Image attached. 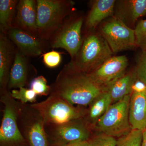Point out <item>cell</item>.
<instances>
[{"label":"cell","mask_w":146,"mask_h":146,"mask_svg":"<svg viewBox=\"0 0 146 146\" xmlns=\"http://www.w3.org/2000/svg\"><path fill=\"white\" fill-rule=\"evenodd\" d=\"M50 86L49 95L60 97L73 105L86 107L105 90L71 61L64 65Z\"/></svg>","instance_id":"1"},{"label":"cell","mask_w":146,"mask_h":146,"mask_svg":"<svg viewBox=\"0 0 146 146\" xmlns=\"http://www.w3.org/2000/svg\"><path fill=\"white\" fill-rule=\"evenodd\" d=\"M38 37L48 42L65 18L74 12L71 0H36Z\"/></svg>","instance_id":"2"},{"label":"cell","mask_w":146,"mask_h":146,"mask_svg":"<svg viewBox=\"0 0 146 146\" xmlns=\"http://www.w3.org/2000/svg\"><path fill=\"white\" fill-rule=\"evenodd\" d=\"M113 54L99 31L94 30L87 33L77 54L71 61L78 70L88 74L112 57Z\"/></svg>","instance_id":"3"},{"label":"cell","mask_w":146,"mask_h":146,"mask_svg":"<svg viewBox=\"0 0 146 146\" xmlns=\"http://www.w3.org/2000/svg\"><path fill=\"white\" fill-rule=\"evenodd\" d=\"M31 105L41 115L45 125L61 124L83 119L87 108L74 106L64 99L53 95H49L43 101Z\"/></svg>","instance_id":"4"},{"label":"cell","mask_w":146,"mask_h":146,"mask_svg":"<svg viewBox=\"0 0 146 146\" xmlns=\"http://www.w3.org/2000/svg\"><path fill=\"white\" fill-rule=\"evenodd\" d=\"M0 101L3 105L0 127V146L29 145L21 133L17 122L20 102L11 97L9 90L1 93Z\"/></svg>","instance_id":"5"},{"label":"cell","mask_w":146,"mask_h":146,"mask_svg":"<svg viewBox=\"0 0 146 146\" xmlns=\"http://www.w3.org/2000/svg\"><path fill=\"white\" fill-rule=\"evenodd\" d=\"M131 94L111 104L97 122L94 129L115 138H120L129 133L131 130L129 119Z\"/></svg>","instance_id":"6"},{"label":"cell","mask_w":146,"mask_h":146,"mask_svg":"<svg viewBox=\"0 0 146 146\" xmlns=\"http://www.w3.org/2000/svg\"><path fill=\"white\" fill-rule=\"evenodd\" d=\"M84 21L82 15L73 13L65 18L50 39L51 47L64 49L70 56L71 60H74L83 41L81 31Z\"/></svg>","instance_id":"7"},{"label":"cell","mask_w":146,"mask_h":146,"mask_svg":"<svg viewBox=\"0 0 146 146\" xmlns=\"http://www.w3.org/2000/svg\"><path fill=\"white\" fill-rule=\"evenodd\" d=\"M20 102L17 122L21 133L29 146H50L44 121L30 104Z\"/></svg>","instance_id":"8"},{"label":"cell","mask_w":146,"mask_h":146,"mask_svg":"<svg viewBox=\"0 0 146 146\" xmlns=\"http://www.w3.org/2000/svg\"><path fill=\"white\" fill-rule=\"evenodd\" d=\"M50 146H65L81 141H88L92 129L83 119L59 125H45Z\"/></svg>","instance_id":"9"},{"label":"cell","mask_w":146,"mask_h":146,"mask_svg":"<svg viewBox=\"0 0 146 146\" xmlns=\"http://www.w3.org/2000/svg\"><path fill=\"white\" fill-rule=\"evenodd\" d=\"M99 32L113 53L132 50L136 46L134 29L126 25L114 16L102 24Z\"/></svg>","instance_id":"10"},{"label":"cell","mask_w":146,"mask_h":146,"mask_svg":"<svg viewBox=\"0 0 146 146\" xmlns=\"http://www.w3.org/2000/svg\"><path fill=\"white\" fill-rule=\"evenodd\" d=\"M128 63L125 55L112 56L87 74L96 84L106 89L126 73Z\"/></svg>","instance_id":"11"},{"label":"cell","mask_w":146,"mask_h":146,"mask_svg":"<svg viewBox=\"0 0 146 146\" xmlns=\"http://www.w3.org/2000/svg\"><path fill=\"white\" fill-rule=\"evenodd\" d=\"M7 34L17 48L27 57H37L44 54L48 44L29 32L16 27H11Z\"/></svg>","instance_id":"12"},{"label":"cell","mask_w":146,"mask_h":146,"mask_svg":"<svg viewBox=\"0 0 146 146\" xmlns=\"http://www.w3.org/2000/svg\"><path fill=\"white\" fill-rule=\"evenodd\" d=\"M37 3L35 0H20L16 7L12 26L29 32L38 37L37 33Z\"/></svg>","instance_id":"13"},{"label":"cell","mask_w":146,"mask_h":146,"mask_svg":"<svg viewBox=\"0 0 146 146\" xmlns=\"http://www.w3.org/2000/svg\"><path fill=\"white\" fill-rule=\"evenodd\" d=\"M7 34L0 31V93L7 91L16 48Z\"/></svg>","instance_id":"14"},{"label":"cell","mask_w":146,"mask_h":146,"mask_svg":"<svg viewBox=\"0 0 146 146\" xmlns=\"http://www.w3.org/2000/svg\"><path fill=\"white\" fill-rule=\"evenodd\" d=\"M146 14V0L116 1L114 17L131 28L138 18Z\"/></svg>","instance_id":"15"},{"label":"cell","mask_w":146,"mask_h":146,"mask_svg":"<svg viewBox=\"0 0 146 146\" xmlns=\"http://www.w3.org/2000/svg\"><path fill=\"white\" fill-rule=\"evenodd\" d=\"M129 119L131 129L143 131L146 128V89H133L129 102Z\"/></svg>","instance_id":"16"},{"label":"cell","mask_w":146,"mask_h":146,"mask_svg":"<svg viewBox=\"0 0 146 146\" xmlns=\"http://www.w3.org/2000/svg\"><path fill=\"white\" fill-rule=\"evenodd\" d=\"M115 0H95L92 1L91 8L85 21V28L94 30L106 18L114 16Z\"/></svg>","instance_id":"17"},{"label":"cell","mask_w":146,"mask_h":146,"mask_svg":"<svg viewBox=\"0 0 146 146\" xmlns=\"http://www.w3.org/2000/svg\"><path fill=\"white\" fill-rule=\"evenodd\" d=\"M27 57L16 48L15 58L11 70L7 86L9 91L25 87L28 83L30 73Z\"/></svg>","instance_id":"18"},{"label":"cell","mask_w":146,"mask_h":146,"mask_svg":"<svg viewBox=\"0 0 146 146\" xmlns=\"http://www.w3.org/2000/svg\"><path fill=\"white\" fill-rule=\"evenodd\" d=\"M112 104L110 95L105 90L88 106L86 115L83 119L92 130Z\"/></svg>","instance_id":"19"},{"label":"cell","mask_w":146,"mask_h":146,"mask_svg":"<svg viewBox=\"0 0 146 146\" xmlns=\"http://www.w3.org/2000/svg\"><path fill=\"white\" fill-rule=\"evenodd\" d=\"M137 80L135 69L126 73L123 76L107 87L105 90L110 95L112 104L117 102L126 96L131 94L133 85Z\"/></svg>","instance_id":"20"},{"label":"cell","mask_w":146,"mask_h":146,"mask_svg":"<svg viewBox=\"0 0 146 146\" xmlns=\"http://www.w3.org/2000/svg\"><path fill=\"white\" fill-rule=\"evenodd\" d=\"M18 1L17 0L0 1V29L1 32L5 34L12 26Z\"/></svg>","instance_id":"21"},{"label":"cell","mask_w":146,"mask_h":146,"mask_svg":"<svg viewBox=\"0 0 146 146\" xmlns=\"http://www.w3.org/2000/svg\"><path fill=\"white\" fill-rule=\"evenodd\" d=\"M143 131L131 129L129 133L117 139L116 146H141Z\"/></svg>","instance_id":"22"},{"label":"cell","mask_w":146,"mask_h":146,"mask_svg":"<svg viewBox=\"0 0 146 146\" xmlns=\"http://www.w3.org/2000/svg\"><path fill=\"white\" fill-rule=\"evenodd\" d=\"M10 94L13 99L18 100V101L25 104L28 102L35 103L37 96V95L31 89L25 87H21L18 90L13 89L10 91Z\"/></svg>","instance_id":"23"},{"label":"cell","mask_w":146,"mask_h":146,"mask_svg":"<svg viewBox=\"0 0 146 146\" xmlns=\"http://www.w3.org/2000/svg\"><path fill=\"white\" fill-rule=\"evenodd\" d=\"M30 89L37 96H48L50 95L51 86L48 84V82L44 77L39 76L32 80L30 83Z\"/></svg>","instance_id":"24"},{"label":"cell","mask_w":146,"mask_h":146,"mask_svg":"<svg viewBox=\"0 0 146 146\" xmlns=\"http://www.w3.org/2000/svg\"><path fill=\"white\" fill-rule=\"evenodd\" d=\"M89 146H116L117 139L102 133L92 135L88 140Z\"/></svg>","instance_id":"25"},{"label":"cell","mask_w":146,"mask_h":146,"mask_svg":"<svg viewBox=\"0 0 146 146\" xmlns=\"http://www.w3.org/2000/svg\"><path fill=\"white\" fill-rule=\"evenodd\" d=\"M136 46L142 52L146 51V19L138 22L134 29Z\"/></svg>","instance_id":"26"},{"label":"cell","mask_w":146,"mask_h":146,"mask_svg":"<svg viewBox=\"0 0 146 146\" xmlns=\"http://www.w3.org/2000/svg\"><path fill=\"white\" fill-rule=\"evenodd\" d=\"M43 62L48 68H55L61 63L62 56L60 52L52 50L43 54Z\"/></svg>","instance_id":"27"},{"label":"cell","mask_w":146,"mask_h":146,"mask_svg":"<svg viewBox=\"0 0 146 146\" xmlns=\"http://www.w3.org/2000/svg\"><path fill=\"white\" fill-rule=\"evenodd\" d=\"M135 70L138 80L146 85V51L142 52Z\"/></svg>","instance_id":"28"},{"label":"cell","mask_w":146,"mask_h":146,"mask_svg":"<svg viewBox=\"0 0 146 146\" xmlns=\"http://www.w3.org/2000/svg\"><path fill=\"white\" fill-rule=\"evenodd\" d=\"M65 146H89L88 141H81L69 144Z\"/></svg>","instance_id":"29"},{"label":"cell","mask_w":146,"mask_h":146,"mask_svg":"<svg viewBox=\"0 0 146 146\" xmlns=\"http://www.w3.org/2000/svg\"><path fill=\"white\" fill-rule=\"evenodd\" d=\"M141 146H146V128L143 130V138Z\"/></svg>","instance_id":"30"}]
</instances>
